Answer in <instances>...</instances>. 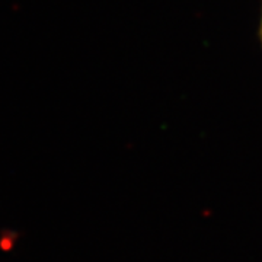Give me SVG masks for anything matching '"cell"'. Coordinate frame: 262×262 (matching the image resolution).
Returning <instances> with one entry per match:
<instances>
[{"label": "cell", "mask_w": 262, "mask_h": 262, "mask_svg": "<svg viewBox=\"0 0 262 262\" xmlns=\"http://www.w3.org/2000/svg\"><path fill=\"white\" fill-rule=\"evenodd\" d=\"M261 38H262V22H261Z\"/></svg>", "instance_id": "1"}]
</instances>
